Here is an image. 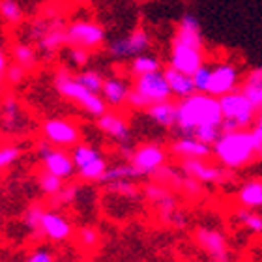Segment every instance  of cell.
Here are the masks:
<instances>
[{
	"instance_id": "6da1fadb",
	"label": "cell",
	"mask_w": 262,
	"mask_h": 262,
	"mask_svg": "<svg viewBox=\"0 0 262 262\" xmlns=\"http://www.w3.org/2000/svg\"><path fill=\"white\" fill-rule=\"evenodd\" d=\"M223 111L219 98L208 92H195L187 98H182L176 103V126L184 135H191L199 126H221Z\"/></svg>"
},
{
	"instance_id": "7a4b0ae2",
	"label": "cell",
	"mask_w": 262,
	"mask_h": 262,
	"mask_svg": "<svg viewBox=\"0 0 262 262\" xmlns=\"http://www.w3.org/2000/svg\"><path fill=\"white\" fill-rule=\"evenodd\" d=\"M213 156L217 161L227 169H240L247 165L257 156V141L251 131L234 129V131H221V135L213 142Z\"/></svg>"
},
{
	"instance_id": "3957f363",
	"label": "cell",
	"mask_w": 262,
	"mask_h": 262,
	"mask_svg": "<svg viewBox=\"0 0 262 262\" xmlns=\"http://www.w3.org/2000/svg\"><path fill=\"white\" fill-rule=\"evenodd\" d=\"M55 88L58 96L77 103L81 109L86 111L88 115L96 116V118L107 111V101L103 99V96H99V94L88 90L86 86H82L68 68H58L56 70Z\"/></svg>"
},
{
	"instance_id": "277c9868",
	"label": "cell",
	"mask_w": 262,
	"mask_h": 262,
	"mask_svg": "<svg viewBox=\"0 0 262 262\" xmlns=\"http://www.w3.org/2000/svg\"><path fill=\"white\" fill-rule=\"evenodd\" d=\"M172 92L167 82V77L161 70L144 73V75L135 77L133 86L129 88L127 96V105L135 111H146L150 105L170 99Z\"/></svg>"
},
{
	"instance_id": "5b68a950",
	"label": "cell",
	"mask_w": 262,
	"mask_h": 262,
	"mask_svg": "<svg viewBox=\"0 0 262 262\" xmlns=\"http://www.w3.org/2000/svg\"><path fill=\"white\" fill-rule=\"evenodd\" d=\"M71 158L75 163V172L82 182H99L107 170V159L99 148L92 144L77 142L71 150Z\"/></svg>"
},
{
	"instance_id": "8992f818",
	"label": "cell",
	"mask_w": 262,
	"mask_h": 262,
	"mask_svg": "<svg viewBox=\"0 0 262 262\" xmlns=\"http://www.w3.org/2000/svg\"><path fill=\"white\" fill-rule=\"evenodd\" d=\"M219 105L223 111V118L236 122V126L247 127L249 124L257 120V109L255 105L249 101L246 94L242 90H232L229 94H223L219 98Z\"/></svg>"
},
{
	"instance_id": "52a82bcc",
	"label": "cell",
	"mask_w": 262,
	"mask_h": 262,
	"mask_svg": "<svg viewBox=\"0 0 262 262\" xmlns=\"http://www.w3.org/2000/svg\"><path fill=\"white\" fill-rule=\"evenodd\" d=\"M38 156L41 159V165H43L45 170L60 176L64 180L71 178L75 172V163H73L71 152H68L66 148L55 146L49 141H41L38 144Z\"/></svg>"
},
{
	"instance_id": "ba28073f",
	"label": "cell",
	"mask_w": 262,
	"mask_h": 262,
	"mask_svg": "<svg viewBox=\"0 0 262 262\" xmlns=\"http://www.w3.org/2000/svg\"><path fill=\"white\" fill-rule=\"evenodd\" d=\"M68 45L84 47V49H99L105 41V28L94 21H75L66 28Z\"/></svg>"
},
{
	"instance_id": "9c48e42d",
	"label": "cell",
	"mask_w": 262,
	"mask_h": 262,
	"mask_svg": "<svg viewBox=\"0 0 262 262\" xmlns=\"http://www.w3.org/2000/svg\"><path fill=\"white\" fill-rule=\"evenodd\" d=\"M129 163L133 165V169L139 176H154V172L161 169L167 163V152L161 144L156 142H146L142 146L133 150V156L129 158Z\"/></svg>"
},
{
	"instance_id": "30bf717a",
	"label": "cell",
	"mask_w": 262,
	"mask_h": 262,
	"mask_svg": "<svg viewBox=\"0 0 262 262\" xmlns=\"http://www.w3.org/2000/svg\"><path fill=\"white\" fill-rule=\"evenodd\" d=\"M41 133L45 141L62 148H73L81 141V131L71 120L66 118H47L41 124Z\"/></svg>"
},
{
	"instance_id": "8fae6325",
	"label": "cell",
	"mask_w": 262,
	"mask_h": 262,
	"mask_svg": "<svg viewBox=\"0 0 262 262\" xmlns=\"http://www.w3.org/2000/svg\"><path fill=\"white\" fill-rule=\"evenodd\" d=\"M32 34L34 38L38 39V49L47 56H53L64 45H68L66 28L58 21L53 23V25H47L43 21H36L32 25Z\"/></svg>"
},
{
	"instance_id": "7c38bea8",
	"label": "cell",
	"mask_w": 262,
	"mask_h": 262,
	"mask_svg": "<svg viewBox=\"0 0 262 262\" xmlns=\"http://www.w3.org/2000/svg\"><path fill=\"white\" fill-rule=\"evenodd\" d=\"M152 39H150V34L144 30V28H135L131 34H127L126 38L115 39L113 43L109 45V53L115 58H133V56L141 55L150 47Z\"/></svg>"
},
{
	"instance_id": "4fadbf2b",
	"label": "cell",
	"mask_w": 262,
	"mask_h": 262,
	"mask_svg": "<svg viewBox=\"0 0 262 262\" xmlns=\"http://www.w3.org/2000/svg\"><path fill=\"white\" fill-rule=\"evenodd\" d=\"M195 242L202 251L206 253L212 260L225 262L229 260V246H227V238H225L219 230L208 229V227H199L195 230Z\"/></svg>"
},
{
	"instance_id": "5bb4252c",
	"label": "cell",
	"mask_w": 262,
	"mask_h": 262,
	"mask_svg": "<svg viewBox=\"0 0 262 262\" xmlns=\"http://www.w3.org/2000/svg\"><path fill=\"white\" fill-rule=\"evenodd\" d=\"M182 172L186 176H193L202 184H221L227 180L225 169H219L215 165L208 163L204 158H187L182 159Z\"/></svg>"
},
{
	"instance_id": "9a60e30c",
	"label": "cell",
	"mask_w": 262,
	"mask_h": 262,
	"mask_svg": "<svg viewBox=\"0 0 262 262\" xmlns=\"http://www.w3.org/2000/svg\"><path fill=\"white\" fill-rule=\"evenodd\" d=\"M202 64H204L202 49H196V47H191V45H184V43H176V41H172L169 66L184 71V73L193 75Z\"/></svg>"
},
{
	"instance_id": "2e32d148",
	"label": "cell",
	"mask_w": 262,
	"mask_h": 262,
	"mask_svg": "<svg viewBox=\"0 0 262 262\" xmlns=\"http://www.w3.org/2000/svg\"><path fill=\"white\" fill-rule=\"evenodd\" d=\"M51 242H66L73 236V225L55 210H45L41 215V238Z\"/></svg>"
},
{
	"instance_id": "e0dca14e",
	"label": "cell",
	"mask_w": 262,
	"mask_h": 262,
	"mask_svg": "<svg viewBox=\"0 0 262 262\" xmlns=\"http://www.w3.org/2000/svg\"><path fill=\"white\" fill-rule=\"evenodd\" d=\"M238 70L232 64H219L212 70L210 75V84H208V94H212L215 98H221L223 94H229L236 90L238 84Z\"/></svg>"
},
{
	"instance_id": "ac0fdd59",
	"label": "cell",
	"mask_w": 262,
	"mask_h": 262,
	"mask_svg": "<svg viewBox=\"0 0 262 262\" xmlns=\"http://www.w3.org/2000/svg\"><path fill=\"white\" fill-rule=\"evenodd\" d=\"M170 152L174 154L176 158L187 159V158H204L208 159L213 154L212 144L199 141L191 135H184L182 139L174 141L170 144Z\"/></svg>"
},
{
	"instance_id": "d6986e66",
	"label": "cell",
	"mask_w": 262,
	"mask_h": 262,
	"mask_svg": "<svg viewBox=\"0 0 262 262\" xmlns=\"http://www.w3.org/2000/svg\"><path fill=\"white\" fill-rule=\"evenodd\" d=\"M98 127L109 137H113L118 142H127L129 141V124L122 115L115 113V111H105L103 115L98 116Z\"/></svg>"
},
{
	"instance_id": "ffe728a7",
	"label": "cell",
	"mask_w": 262,
	"mask_h": 262,
	"mask_svg": "<svg viewBox=\"0 0 262 262\" xmlns=\"http://www.w3.org/2000/svg\"><path fill=\"white\" fill-rule=\"evenodd\" d=\"M172 41L202 49V32H201L199 19L195 15H191V13H186L180 19V25H178V30H176Z\"/></svg>"
},
{
	"instance_id": "44dd1931",
	"label": "cell",
	"mask_w": 262,
	"mask_h": 262,
	"mask_svg": "<svg viewBox=\"0 0 262 262\" xmlns=\"http://www.w3.org/2000/svg\"><path fill=\"white\" fill-rule=\"evenodd\" d=\"M163 73H165V77H167L170 92H172V96H176L178 99L187 98V96H191V94L196 92L195 82H193V75H189V73H184V71L176 70V68H172V66L165 68Z\"/></svg>"
},
{
	"instance_id": "7402d4cb",
	"label": "cell",
	"mask_w": 262,
	"mask_h": 262,
	"mask_svg": "<svg viewBox=\"0 0 262 262\" xmlns=\"http://www.w3.org/2000/svg\"><path fill=\"white\" fill-rule=\"evenodd\" d=\"M101 96L109 105L113 107H120L127 103V96H129V86L126 82L118 79V77H109L105 79L103 88H101Z\"/></svg>"
},
{
	"instance_id": "603a6c76",
	"label": "cell",
	"mask_w": 262,
	"mask_h": 262,
	"mask_svg": "<svg viewBox=\"0 0 262 262\" xmlns=\"http://www.w3.org/2000/svg\"><path fill=\"white\" fill-rule=\"evenodd\" d=\"M146 115L161 127L176 126V103L170 101V99H165V101H158V103L150 105L146 109Z\"/></svg>"
},
{
	"instance_id": "cb8c5ba5",
	"label": "cell",
	"mask_w": 262,
	"mask_h": 262,
	"mask_svg": "<svg viewBox=\"0 0 262 262\" xmlns=\"http://www.w3.org/2000/svg\"><path fill=\"white\" fill-rule=\"evenodd\" d=\"M0 122H2V127L8 131H13L19 122H21V107H19V101H17L13 96H6L4 101H2V107H0Z\"/></svg>"
},
{
	"instance_id": "d4e9b609",
	"label": "cell",
	"mask_w": 262,
	"mask_h": 262,
	"mask_svg": "<svg viewBox=\"0 0 262 262\" xmlns=\"http://www.w3.org/2000/svg\"><path fill=\"white\" fill-rule=\"evenodd\" d=\"M238 202L246 208H260L262 206V182L249 180L246 182L238 191Z\"/></svg>"
},
{
	"instance_id": "484cf974",
	"label": "cell",
	"mask_w": 262,
	"mask_h": 262,
	"mask_svg": "<svg viewBox=\"0 0 262 262\" xmlns=\"http://www.w3.org/2000/svg\"><path fill=\"white\" fill-rule=\"evenodd\" d=\"M11 56H13L15 64L23 66L27 71L36 70V66H38V53L30 43H23V41L15 43L11 47Z\"/></svg>"
},
{
	"instance_id": "4316f807",
	"label": "cell",
	"mask_w": 262,
	"mask_h": 262,
	"mask_svg": "<svg viewBox=\"0 0 262 262\" xmlns=\"http://www.w3.org/2000/svg\"><path fill=\"white\" fill-rule=\"evenodd\" d=\"M161 70V62H159L158 56L146 55V53H141V55L133 56V62L129 66V71L135 77L144 75V73H152V71Z\"/></svg>"
},
{
	"instance_id": "83f0119b",
	"label": "cell",
	"mask_w": 262,
	"mask_h": 262,
	"mask_svg": "<svg viewBox=\"0 0 262 262\" xmlns=\"http://www.w3.org/2000/svg\"><path fill=\"white\" fill-rule=\"evenodd\" d=\"M36 184H38L39 191L43 193V195L53 196V195H56V193L60 191L62 187H64V178H60V176L53 174V172H49V170L41 169V170L38 172Z\"/></svg>"
},
{
	"instance_id": "f1b7e54d",
	"label": "cell",
	"mask_w": 262,
	"mask_h": 262,
	"mask_svg": "<svg viewBox=\"0 0 262 262\" xmlns=\"http://www.w3.org/2000/svg\"><path fill=\"white\" fill-rule=\"evenodd\" d=\"M43 212L45 208L41 204H32L25 212V225L34 238H41V215H43Z\"/></svg>"
},
{
	"instance_id": "f546056e",
	"label": "cell",
	"mask_w": 262,
	"mask_h": 262,
	"mask_svg": "<svg viewBox=\"0 0 262 262\" xmlns=\"http://www.w3.org/2000/svg\"><path fill=\"white\" fill-rule=\"evenodd\" d=\"M236 217L240 221L247 230H251L255 234H260L262 232V215L255 212V208H240L236 212Z\"/></svg>"
},
{
	"instance_id": "4dcf8cb0",
	"label": "cell",
	"mask_w": 262,
	"mask_h": 262,
	"mask_svg": "<svg viewBox=\"0 0 262 262\" xmlns=\"http://www.w3.org/2000/svg\"><path fill=\"white\" fill-rule=\"evenodd\" d=\"M0 17L6 25H19L23 21V8L17 0H0Z\"/></svg>"
},
{
	"instance_id": "1f68e13d",
	"label": "cell",
	"mask_w": 262,
	"mask_h": 262,
	"mask_svg": "<svg viewBox=\"0 0 262 262\" xmlns=\"http://www.w3.org/2000/svg\"><path fill=\"white\" fill-rule=\"evenodd\" d=\"M75 79L81 82L82 86H86L88 90H92L96 94H101V88H103L105 77L96 70H82L75 75Z\"/></svg>"
},
{
	"instance_id": "d6a6232c",
	"label": "cell",
	"mask_w": 262,
	"mask_h": 262,
	"mask_svg": "<svg viewBox=\"0 0 262 262\" xmlns=\"http://www.w3.org/2000/svg\"><path fill=\"white\" fill-rule=\"evenodd\" d=\"M77 242H79V247H82L84 251H94L96 247L99 246V232L96 227H90V225H84L77 230Z\"/></svg>"
},
{
	"instance_id": "836d02e7",
	"label": "cell",
	"mask_w": 262,
	"mask_h": 262,
	"mask_svg": "<svg viewBox=\"0 0 262 262\" xmlns=\"http://www.w3.org/2000/svg\"><path fill=\"white\" fill-rule=\"evenodd\" d=\"M111 193H115V195L122 196V199H135L139 195V189L129 178H118V180H113L107 184Z\"/></svg>"
},
{
	"instance_id": "e575fe53",
	"label": "cell",
	"mask_w": 262,
	"mask_h": 262,
	"mask_svg": "<svg viewBox=\"0 0 262 262\" xmlns=\"http://www.w3.org/2000/svg\"><path fill=\"white\" fill-rule=\"evenodd\" d=\"M118 178H137V172L133 169V165L131 163H120V165H115V167H107L105 170V174L101 176V184H109L113 180H118Z\"/></svg>"
},
{
	"instance_id": "d590c367",
	"label": "cell",
	"mask_w": 262,
	"mask_h": 262,
	"mask_svg": "<svg viewBox=\"0 0 262 262\" xmlns=\"http://www.w3.org/2000/svg\"><path fill=\"white\" fill-rule=\"evenodd\" d=\"M154 178L159 182V184H163V186H167L169 189H180L182 186V178L178 176V172H176L174 169H170V167H167V165H163L161 169H158L156 172H154Z\"/></svg>"
},
{
	"instance_id": "8d00e7d4",
	"label": "cell",
	"mask_w": 262,
	"mask_h": 262,
	"mask_svg": "<svg viewBox=\"0 0 262 262\" xmlns=\"http://www.w3.org/2000/svg\"><path fill=\"white\" fill-rule=\"evenodd\" d=\"M21 156L23 148L19 144H0V170H6L8 167H11Z\"/></svg>"
},
{
	"instance_id": "74e56055",
	"label": "cell",
	"mask_w": 262,
	"mask_h": 262,
	"mask_svg": "<svg viewBox=\"0 0 262 262\" xmlns=\"http://www.w3.org/2000/svg\"><path fill=\"white\" fill-rule=\"evenodd\" d=\"M77 195H79V187L75 184H68L60 189V191L53 195L51 199V206H64V204H71V202L75 201Z\"/></svg>"
},
{
	"instance_id": "f35d334b",
	"label": "cell",
	"mask_w": 262,
	"mask_h": 262,
	"mask_svg": "<svg viewBox=\"0 0 262 262\" xmlns=\"http://www.w3.org/2000/svg\"><path fill=\"white\" fill-rule=\"evenodd\" d=\"M219 135H221V126H212V124H208V126H199L193 129L191 137L199 139V141L206 142V144H212L217 141Z\"/></svg>"
},
{
	"instance_id": "ab89813d",
	"label": "cell",
	"mask_w": 262,
	"mask_h": 262,
	"mask_svg": "<svg viewBox=\"0 0 262 262\" xmlns=\"http://www.w3.org/2000/svg\"><path fill=\"white\" fill-rule=\"evenodd\" d=\"M170 193H172V189H169V187L163 186V184H159V182H156V184H146V186H144V196H146L150 202H154V204H159V202L163 201V199H167Z\"/></svg>"
},
{
	"instance_id": "60d3db41",
	"label": "cell",
	"mask_w": 262,
	"mask_h": 262,
	"mask_svg": "<svg viewBox=\"0 0 262 262\" xmlns=\"http://www.w3.org/2000/svg\"><path fill=\"white\" fill-rule=\"evenodd\" d=\"M28 71L19 64H11L8 66V71H6V77H4V82L6 84H10V86H17V84H21L25 79H27Z\"/></svg>"
},
{
	"instance_id": "b9f144b4",
	"label": "cell",
	"mask_w": 262,
	"mask_h": 262,
	"mask_svg": "<svg viewBox=\"0 0 262 262\" xmlns=\"http://www.w3.org/2000/svg\"><path fill=\"white\" fill-rule=\"evenodd\" d=\"M70 62L75 68H84L90 62V49H84V47H75V45H70Z\"/></svg>"
},
{
	"instance_id": "7bdbcfd3",
	"label": "cell",
	"mask_w": 262,
	"mask_h": 262,
	"mask_svg": "<svg viewBox=\"0 0 262 262\" xmlns=\"http://www.w3.org/2000/svg\"><path fill=\"white\" fill-rule=\"evenodd\" d=\"M210 75H212V70L208 66L202 64L199 70L193 73V82H195L196 92H208V84H210Z\"/></svg>"
},
{
	"instance_id": "ee69618b",
	"label": "cell",
	"mask_w": 262,
	"mask_h": 262,
	"mask_svg": "<svg viewBox=\"0 0 262 262\" xmlns=\"http://www.w3.org/2000/svg\"><path fill=\"white\" fill-rule=\"evenodd\" d=\"M180 191H184L187 196H199L202 193V182H199L193 176H186V178H182Z\"/></svg>"
},
{
	"instance_id": "f6af8a7d",
	"label": "cell",
	"mask_w": 262,
	"mask_h": 262,
	"mask_svg": "<svg viewBox=\"0 0 262 262\" xmlns=\"http://www.w3.org/2000/svg\"><path fill=\"white\" fill-rule=\"evenodd\" d=\"M242 92L249 98V101L255 105V109H257V111L262 109V84H258V86H253V84H244Z\"/></svg>"
},
{
	"instance_id": "bcb514c9",
	"label": "cell",
	"mask_w": 262,
	"mask_h": 262,
	"mask_svg": "<svg viewBox=\"0 0 262 262\" xmlns=\"http://www.w3.org/2000/svg\"><path fill=\"white\" fill-rule=\"evenodd\" d=\"M28 262H55L56 257H55V253H51L49 249H36V251L32 253H28V257H27Z\"/></svg>"
},
{
	"instance_id": "7dc6e473",
	"label": "cell",
	"mask_w": 262,
	"mask_h": 262,
	"mask_svg": "<svg viewBox=\"0 0 262 262\" xmlns=\"http://www.w3.org/2000/svg\"><path fill=\"white\" fill-rule=\"evenodd\" d=\"M246 84H253V86L262 84V68L249 71V75H247V79H246Z\"/></svg>"
},
{
	"instance_id": "c3c4849f",
	"label": "cell",
	"mask_w": 262,
	"mask_h": 262,
	"mask_svg": "<svg viewBox=\"0 0 262 262\" xmlns=\"http://www.w3.org/2000/svg\"><path fill=\"white\" fill-rule=\"evenodd\" d=\"M8 56H6V51L4 47L0 45V82L4 81V77H6V71H8Z\"/></svg>"
},
{
	"instance_id": "681fc988",
	"label": "cell",
	"mask_w": 262,
	"mask_h": 262,
	"mask_svg": "<svg viewBox=\"0 0 262 262\" xmlns=\"http://www.w3.org/2000/svg\"><path fill=\"white\" fill-rule=\"evenodd\" d=\"M251 133H253V137H255V141H257V144H260V142H262V126H258V124H257V126L253 127Z\"/></svg>"
},
{
	"instance_id": "f907efd6",
	"label": "cell",
	"mask_w": 262,
	"mask_h": 262,
	"mask_svg": "<svg viewBox=\"0 0 262 262\" xmlns=\"http://www.w3.org/2000/svg\"><path fill=\"white\" fill-rule=\"evenodd\" d=\"M120 152H122V156H124V158H131V156H133V148H129V146H127L126 142H122Z\"/></svg>"
},
{
	"instance_id": "816d5d0a",
	"label": "cell",
	"mask_w": 262,
	"mask_h": 262,
	"mask_svg": "<svg viewBox=\"0 0 262 262\" xmlns=\"http://www.w3.org/2000/svg\"><path fill=\"white\" fill-rule=\"evenodd\" d=\"M257 156L262 159V142H260V144H258V148H257Z\"/></svg>"
},
{
	"instance_id": "f5cc1de1",
	"label": "cell",
	"mask_w": 262,
	"mask_h": 262,
	"mask_svg": "<svg viewBox=\"0 0 262 262\" xmlns=\"http://www.w3.org/2000/svg\"><path fill=\"white\" fill-rule=\"evenodd\" d=\"M257 124H258V126H262V113L257 116Z\"/></svg>"
}]
</instances>
